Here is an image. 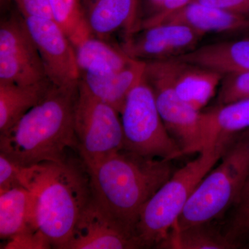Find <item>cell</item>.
<instances>
[{
	"mask_svg": "<svg viewBox=\"0 0 249 249\" xmlns=\"http://www.w3.org/2000/svg\"><path fill=\"white\" fill-rule=\"evenodd\" d=\"M21 183L30 193L34 227L52 248L66 249L80 214L92 199L83 160L65 158L23 167Z\"/></svg>",
	"mask_w": 249,
	"mask_h": 249,
	"instance_id": "6da1fadb",
	"label": "cell"
},
{
	"mask_svg": "<svg viewBox=\"0 0 249 249\" xmlns=\"http://www.w3.org/2000/svg\"><path fill=\"white\" fill-rule=\"evenodd\" d=\"M171 162L124 148L85 166L93 199L137 237L136 225L142 207L175 173Z\"/></svg>",
	"mask_w": 249,
	"mask_h": 249,
	"instance_id": "7a4b0ae2",
	"label": "cell"
},
{
	"mask_svg": "<svg viewBox=\"0 0 249 249\" xmlns=\"http://www.w3.org/2000/svg\"><path fill=\"white\" fill-rule=\"evenodd\" d=\"M79 83L54 85L14 127L0 134V152L22 167L67 158V150L77 147L74 114Z\"/></svg>",
	"mask_w": 249,
	"mask_h": 249,
	"instance_id": "3957f363",
	"label": "cell"
},
{
	"mask_svg": "<svg viewBox=\"0 0 249 249\" xmlns=\"http://www.w3.org/2000/svg\"><path fill=\"white\" fill-rule=\"evenodd\" d=\"M230 142L204 148L196 159L175 171L142 207L135 229L142 249L159 248L167 240L196 186Z\"/></svg>",
	"mask_w": 249,
	"mask_h": 249,
	"instance_id": "277c9868",
	"label": "cell"
},
{
	"mask_svg": "<svg viewBox=\"0 0 249 249\" xmlns=\"http://www.w3.org/2000/svg\"><path fill=\"white\" fill-rule=\"evenodd\" d=\"M221 160L196 186L173 229L213 222L233 207L249 173V137L237 136Z\"/></svg>",
	"mask_w": 249,
	"mask_h": 249,
	"instance_id": "5b68a950",
	"label": "cell"
},
{
	"mask_svg": "<svg viewBox=\"0 0 249 249\" xmlns=\"http://www.w3.org/2000/svg\"><path fill=\"white\" fill-rule=\"evenodd\" d=\"M121 118L125 150L144 157L167 160L183 155L165 128L155 93L145 75L129 93Z\"/></svg>",
	"mask_w": 249,
	"mask_h": 249,
	"instance_id": "8992f818",
	"label": "cell"
},
{
	"mask_svg": "<svg viewBox=\"0 0 249 249\" xmlns=\"http://www.w3.org/2000/svg\"><path fill=\"white\" fill-rule=\"evenodd\" d=\"M121 114L79 83L74 131L80 160L85 166L124 148Z\"/></svg>",
	"mask_w": 249,
	"mask_h": 249,
	"instance_id": "52a82bcc",
	"label": "cell"
},
{
	"mask_svg": "<svg viewBox=\"0 0 249 249\" xmlns=\"http://www.w3.org/2000/svg\"><path fill=\"white\" fill-rule=\"evenodd\" d=\"M47 78L40 53L19 14L0 24V83L29 85Z\"/></svg>",
	"mask_w": 249,
	"mask_h": 249,
	"instance_id": "ba28073f",
	"label": "cell"
},
{
	"mask_svg": "<svg viewBox=\"0 0 249 249\" xmlns=\"http://www.w3.org/2000/svg\"><path fill=\"white\" fill-rule=\"evenodd\" d=\"M145 62V78L166 85L199 111L213 97L223 78L219 72L177 58Z\"/></svg>",
	"mask_w": 249,
	"mask_h": 249,
	"instance_id": "9c48e42d",
	"label": "cell"
},
{
	"mask_svg": "<svg viewBox=\"0 0 249 249\" xmlns=\"http://www.w3.org/2000/svg\"><path fill=\"white\" fill-rule=\"evenodd\" d=\"M204 36L188 26L165 22L124 36L121 47L128 56L137 60H169L194 50Z\"/></svg>",
	"mask_w": 249,
	"mask_h": 249,
	"instance_id": "30bf717a",
	"label": "cell"
},
{
	"mask_svg": "<svg viewBox=\"0 0 249 249\" xmlns=\"http://www.w3.org/2000/svg\"><path fill=\"white\" fill-rule=\"evenodd\" d=\"M24 18L48 79L56 86L79 83L80 74L74 47L61 27L50 18Z\"/></svg>",
	"mask_w": 249,
	"mask_h": 249,
	"instance_id": "8fae6325",
	"label": "cell"
},
{
	"mask_svg": "<svg viewBox=\"0 0 249 249\" xmlns=\"http://www.w3.org/2000/svg\"><path fill=\"white\" fill-rule=\"evenodd\" d=\"M145 79L155 93L157 107L165 128L183 155L202 151L204 147L202 112L180 99L161 82Z\"/></svg>",
	"mask_w": 249,
	"mask_h": 249,
	"instance_id": "7c38bea8",
	"label": "cell"
},
{
	"mask_svg": "<svg viewBox=\"0 0 249 249\" xmlns=\"http://www.w3.org/2000/svg\"><path fill=\"white\" fill-rule=\"evenodd\" d=\"M142 249L139 239L101 209L93 198L83 210L66 249Z\"/></svg>",
	"mask_w": 249,
	"mask_h": 249,
	"instance_id": "4fadbf2b",
	"label": "cell"
},
{
	"mask_svg": "<svg viewBox=\"0 0 249 249\" xmlns=\"http://www.w3.org/2000/svg\"><path fill=\"white\" fill-rule=\"evenodd\" d=\"M86 16L93 35L107 38L117 31L124 36L139 31V0H94Z\"/></svg>",
	"mask_w": 249,
	"mask_h": 249,
	"instance_id": "5bb4252c",
	"label": "cell"
},
{
	"mask_svg": "<svg viewBox=\"0 0 249 249\" xmlns=\"http://www.w3.org/2000/svg\"><path fill=\"white\" fill-rule=\"evenodd\" d=\"M146 62L132 58L121 70L102 75L83 74L80 81L91 94L119 113L129 93L145 75Z\"/></svg>",
	"mask_w": 249,
	"mask_h": 249,
	"instance_id": "9a60e30c",
	"label": "cell"
},
{
	"mask_svg": "<svg viewBox=\"0 0 249 249\" xmlns=\"http://www.w3.org/2000/svg\"><path fill=\"white\" fill-rule=\"evenodd\" d=\"M222 73L249 71V37L199 46L176 58Z\"/></svg>",
	"mask_w": 249,
	"mask_h": 249,
	"instance_id": "2e32d148",
	"label": "cell"
},
{
	"mask_svg": "<svg viewBox=\"0 0 249 249\" xmlns=\"http://www.w3.org/2000/svg\"><path fill=\"white\" fill-rule=\"evenodd\" d=\"M188 26L206 36L211 33H238L249 31V17L193 1L165 22Z\"/></svg>",
	"mask_w": 249,
	"mask_h": 249,
	"instance_id": "e0dca14e",
	"label": "cell"
},
{
	"mask_svg": "<svg viewBox=\"0 0 249 249\" xmlns=\"http://www.w3.org/2000/svg\"><path fill=\"white\" fill-rule=\"evenodd\" d=\"M204 148L231 142L249 129V98L202 112Z\"/></svg>",
	"mask_w": 249,
	"mask_h": 249,
	"instance_id": "ac0fdd59",
	"label": "cell"
},
{
	"mask_svg": "<svg viewBox=\"0 0 249 249\" xmlns=\"http://www.w3.org/2000/svg\"><path fill=\"white\" fill-rule=\"evenodd\" d=\"M53 85L48 78L29 85L0 83V134L14 127Z\"/></svg>",
	"mask_w": 249,
	"mask_h": 249,
	"instance_id": "d6986e66",
	"label": "cell"
},
{
	"mask_svg": "<svg viewBox=\"0 0 249 249\" xmlns=\"http://www.w3.org/2000/svg\"><path fill=\"white\" fill-rule=\"evenodd\" d=\"M37 232L31 220V195L27 188L20 186L0 193L1 240H16Z\"/></svg>",
	"mask_w": 249,
	"mask_h": 249,
	"instance_id": "ffe728a7",
	"label": "cell"
},
{
	"mask_svg": "<svg viewBox=\"0 0 249 249\" xmlns=\"http://www.w3.org/2000/svg\"><path fill=\"white\" fill-rule=\"evenodd\" d=\"M80 76L102 75L121 70L132 58L121 47L91 35L74 47Z\"/></svg>",
	"mask_w": 249,
	"mask_h": 249,
	"instance_id": "44dd1931",
	"label": "cell"
},
{
	"mask_svg": "<svg viewBox=\"0 0 249 249\" xmlns=\"http://www.w3.org/2000/svg\"><path fill=\"white\" fill-rule=\"evenodd\" d=\"M203 223L187 227L173 229L160 249H233L240 248V241L231 232L224 234L211 224Z\"/></svg>",
	"mask_w": 249,
	"mask_h": 249,
	"instance_id": "7402d4cb",
	"label": "cell"
},
{
	"mask_svg": "<svg viewBox=\"0 0 249 249\" xmlns=\"http://www.w3.org/2000/svg\"><path fill=\"white\" fill-rule=\"evenodd\" d=\"M53 20L61 27L73 47L92 35L79 0H49Z\"/></svg>",
	"mask_w": 249,
	"mask_h": 249,
	"instance_id": "603a6c76",
	"label": "cell"
},
{
	"mask_svg": "<svg viewBox=\"0 0 249 249\" xmlns=\"http://www.w3.org/2000/svg\"><path fill=\"white\" fill-rule=\"evenodd\" d=\"M249 98V70L223 75L218 91L217 106Z\"/></svg>",
	"mask_w": 249,
	"mask_h": 249,
	"instance_id": "cb8c5ba5",
	"label": "cell"
},
{
	"mask_svg": "<svg viewBox=\"0 0 249 249\" xmlns=\"http://www.w3.org/2000/svg\"><path fill=\"white\" fill-rule=\"evenodd\" d=\"M22 168L0 152V193L22 186L21 183Z\"/></svg>",
	"mask_w": 249,
	"mask_h": 249,
	"instance_id": "d4e9b609",
	"label": "cell"
},
{
	"mask_svg": "<svg viewBox=\"0 0 249 249\" xmlns=\"http://www.w3.org/2000/svg\"><path fill=\"white\" fill-rule=\"evenodd\" d=\"M193 1V0H162L155 14L142 21L140 29L153 27L165 22L170 16Z\"/></svg>",
	"mask_w": 249,
	"mask_h": 249,
	"instance_id": "484cf974",
	"label": "cell"
},
{
	"mask_svg": "<svg viewBox=\"0 0 249 249\" xmlns=\"http://www.w3.org/2000/svg\"><path fill=\"white\" fill-rule=\"evenodd\" d=\"M24 18L40 17L53 19L49 0H14Z\"/></svg>",
	"mask_w": 249,
	"mask_h": 249,
	"instance_id": "4316f807",
	"label": "cell"
},
{
	"mask_svg": "<svg viewBox=\"0 0 249 249\" xmlns=\"http://www.w3.org/2000/svg\"><path fill=\"white\" fill-rule=\"evenodd\" d=\"M232 14L249 17V0H193Z\"/></svg>",
	"mask_w": 249,
	"mask_h": 249,
	"instance_id": "83f0119b",
	"label": "cell"
},
{
	"mask_svg": "<svg viewBox=\"0 0 249 249\" xmlns=\"http://www.w3.org/2000/svg\"><path fill=\"white\" fill-rule=\"evenodd\" d=\"M233 208L235 211L233 224L249 217V173Z\"/></svg>",
	"mask_w": 249,
	"mask_h": 249,
	"instance_id": "f1b7e54d",
	"label": "cell"
},
{
	"mask_svg": "<svg viewBox=\"0 0 249 249\" xmlns=\"http://www.w3.org/2000/svg\"><path fill=\"white\" fill-rule=\"evenodd\" d=\"M231 232L236 237H238L242 234L249 237V217L237 224H233Z\"/></svg>",
	"mask_w": 249,
	"mask_h": 249,
	"instance_id": "f546056e",
	"label": "cell"
},
{
	"mask_svg": "<svg viewBox=\"0 0 249 249\" xmlns=\"http://www.w3.org/2000/svg\"><path fill=\"white\" fill-rule=\"evenodd\" d=\"M152 2L154 4L156 5L157 6V8L160 6V2H161L162 0H151Z\"/></svg>",
	"mask_w": 249,
	"mask_h": 249,
	"instance_id": "4dcf8cb0",
	"label": "cell"
},
{
	"mask_svg": "<svg viewBox=\"0 0 249 249\" xmlns=\"http://www.w3.org/2000/svg\"><path fill=\"white\" fill-rule=\"evenodd\" d=\"M239 135L246 136V137H249V129H248V130L245 131V132H242V133H240V134H239Z\"/></svg>",
	"mask_w": 249,
	"mask_h": 249,
	"instance_id": "1f68e13d",
	"label": "cell"
},
{
	"mask_svg": "<svg viewBox=\"0 0 249 249\" xmlns=\"http://www.w3.org/2000/svg\"><path fill=\"white\" fill-rule=\"evenodd\" d=\"M5 0H1V4L2 6V4H4Z\"/></svg>",
	"mask_w": 249,
	"mask_h": 249,
	"instance_id": "d6a6232c",
	"label": "cell"
}]
</instances>
